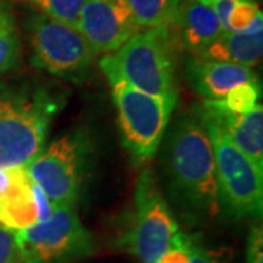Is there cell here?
<instances>
[{"label":"cell","instance_id":"10","mask_svg":"<svg viewBox=\"0 0 263 263\" xmlns=\"http://www.w3.org/2000/svg\"><path fill=\"white\" fill-rule=\"evenodd\" d=\"M76 29L95 56L113 53L141 31L127 0H85Z\"/></svg>","mask_w":263,"mask_h":263},{"label":"cell","instance_id":"3","mask_svg":"<svg viewBox=\"0 0 263 263\" xmlns=\"http://www.w3.org/2000/svg\"><path fill=\"white\" fill-rule=\"evenodd\" d=\"M62 105V98L43 86L0 94V168L25 167L37 157Z\"/></svg>","mask_w":263,"mask_h":263},{"label":"cell","instance_id":"19","mask_svg":"<svg viewBox=\"0 0 263 263\" xmlns=\"http://www.w3.org/2000/svg\"><path fill=\"white\" fill-rule=\"evenodd\" d=\"M34 5L48 18L60 21L70 27L78 25V19L84 6L85 0H25Z\"/></svg>","mask_w":263,"mask_h":263},{"label":"cell","instance_id":"9","mask_svg":"<svg viewBox=\"0 0 263 263\" xmlns=\"http://www.w3.org/2000/svg\"><path fill=\"white\" fill-rule=\"evenodd\" d=\"M29 43L31 63L57 78L81 81L94 63L95 53L75 27L43 13L29 21Z\"/></svg>","mask_w":263,"mask_h":263},{"label":"cell","instance_id":"4","mask_svg":"<svg viewBox=\"0 0 263 263\" xmlns=\"http://www.w3.org/2000/svg\"><path fill=\"white\" fill-rule=\"evenodd\" d=\"M200 119L206 127L214 151L219 211H226L234 219H260L263 212V173L256 168L253 162L216 124L202 116Z\"/></svg>","mask_w":263,"mask_h":263},{"label":"cell","instance_id":"13","mask_svg":"<svg viewBox=\"0 0 263 263\" xmlns=\"http://www.w3.org/2000/svg\"><path fill=\"white\" fill-rule=\"evenodd\" d=\"M180 34L184 47L196 56L219 37L224 28L214 10L202 0H187L179 10Z\"/></svg>","mask_w":263,"mask_h":263},{"label":"cell","instance_id":"15","mask_svg":"<svg viewBox=\"0 0 263 263\" xmlns=\"http://www.w3.org/2000/svg\"><path fill=\"white\" fill-rule=\"evenodd\" d=\"M139 28L170 27L179 18L180 0H127Z\"/></svg>","mask_w":263,"mask_h":263},{"label":"cell","instance_id":"18","mask_svg":"<svg viewBox=\"0 0 263 263\" xmlns=\"http://www.w3.org/2000/svg\"><path fill=\"white\" fill-rule=\"evenodd\" d=\"M260 92V82L257 79H253L249 82L235 85L234 88H231L227 92L224 98H221V101L230 111L235 114H245L252 111L259 104Z\"/></svg>","mask_w":263,"mask_h":263},{"label":"cell","instance_id":"24","mask_svg":"<svg viewBox=\"0 0 263 263\" xmlns=\"http://www.w3.org/2000/svg\"><path fill=\"white\" fill-rule=\"evenodd\" d=\"M202 2L206 3L208 6L214 10V13L216 15V18L219 19L222 28H226L227 19L230 16L231 10L234 9L238 0H202Z\"/></svg>","mask_w":263,"mask_h":263},{"label":"cell","instance_id":"22","mask_svg":"<svg viewBox=\"0 0 263 263\" xmlns=\"http://www.w3.org/2000/svg\"><path fill=\"white\" fill-rule=\"evenodd\" d=\"M246 263H263V230L256 222L250 228L246 246Z\"/></svg>","mask_w":263,"mask_h":263},{"label":"cell","instance_id":"20","mask_svg":"<svg viewBox=\"0 0 263 263\" xmlns=\"http://www.w3.org/2000/svg\"><path fill=\"white\" fill-rule=\"evenodd\" d=\"M157 263H190L189 235L179 230Z\"/></svg>","mask_w":263,"mask_h":263},{"label":"cell","instance_id":"16","mask_svg":"<svg viewBox=\"0 0 263 263\" xmlns=\"http://www.w3.org/2000/svg\"><path fill=\"white\" fill-rule=\"evenodd\" d=\"M21 62V38L16 21L8 3H0V76Z\"/></svg>","mask_w":263,"mask_h":263},{"label":"cell","instance_id":"23","mask_svg":"<svg viewBox=\"0 0 263 263\" xmlns=\"http://www.w3.org/2000/svg\"><path fill=\"white\" fill-rule=\"evenodd\" d=\"M190 263H219L214 254L208 250L197 235H189Z\"/></svg>","mask_w":263,"mask_h":263},{"label":"cell","instance_id":"11","mask_svg":"<svg viewBox=\"0 0 263 263\" xmlns=\"http://www.w3.org/2000/svg\"><path fill=\"white\" fill-rule=\"evenodd\" d=\"M202 117L216 124L238 149L263 173V107L259 103L252 111L235 114L221 100H205L197 108Z\"/></svg>","mask_w":263,"mask_h":263},{"label":"cell","instance_id":"1","mask_svg":"<svg viewBox=\"0 0 263 263\" xmlns=\"http://www.w3.org/2000/svg\"><path fill=\"white\" fill-rule=\"evenodd\" d=\"M165 174L170 196L180 211L196 218L219 212L212 143L197 110L183 114L170 133Z\"/></svg>","mask_w":263,"mask_h":263},{"label":"cell","instance_id":"6","mask_svg":"<svg viewBox=\"0 0 263 263\" xmlns=\"http://www.w3.org/2000/svg\"><path fill=\"white\" fill-rule=\"evenodd\" d=\"M92 146L82 132H72L43 148L25 165L29 179L44 192L53 206H75L81 196Z\"/></svg>","mask_w":263,"mask_h":263},{"label":"cell","instance_id":"8","mask_svg":"<svg viewBox=\"0 0 263 263\" xmlns=\"http://www.w3.org/2000/svg\"><path fill=\"white\" fill-rule=\"evenodd\" d=\"M22 263H76L95 252L75 206H56L47 221L15 231Z\"/></svg>","mask_w":263,"mask_h":263},{"label":"cell","instance_id":"2","mask_svg":"<svg viewBox=\"0 0 263 263\" xmlns=\"http://www.w3.org/2000/svg\"><path fill=\"white\" fill-rule=\"evenodd\" d=\"M176 47L167 25L139 31L113 53L103 54L98 66L108 82H124L146 94L174 98Z\"/></svg>","mask_w":263,"mask_h":263},{"label":"cell","instance_id":"7","mask_svg":"<svg viewBox=\"0 0 263 263\" xmlns=\"http://www.w3.org/2000/svg\"><path fill=\"white\" fill-rule=\"evenodd\" d=\"M179 231L177 221L149 170L136 181L133 209L117 246L141 263H157Z\"/></svg>","mask_w":263,"mask_h":263},{"label":"cell","instance_id":"21","mask_svg":"<svg viewBox=\"0 0 263 263\" xmlns=\"http://www.w3.org/2000/svg\"><path fill=\"white\" fill-rule=\"evenodd\" d=\"M0 263H22L15 231L0 224Z\"/></svg>","mask_w":263,"mask_h":263},{"label":"cell","instance_id":"12","mask_svg":"<svg viewBox=\"0 0 263 263\" xmlns=\"http://www.w3.org/2000/svg\"><path fill=\"white\" fill-rule=\"evenodd\" d=\"M184 72L193 91L205 100H221L235 85L257 79L252 67L193 54L186 59Z\"/></svg>","mask_w":263,"mask_h":263},{"label":"cell","instance_id":"5","mask_svg":"<svg viewBox=\"0 0 263 263\" xmlns=\"http://www.w3.org/2000/svg\"><path fill=\"white\" fill-rule=\"evenodd\" d=\"M110 85L123 145L135 165H145L160 148L177 100L146 94L120 81Z\"/></svg>","mask_w":263,"mask_h":263},{"label":"cell","instance_id":"14","mask_svg":"<svg viewBox=\"0 0 263 263\" xmlns=\"http://www.w3.org/2000/svg\"><path fill=\"white\" fill-rule=\"evenodd\" d=\"M263 54V29L249 32L224 31L214 43L203 48L197 57L252 67L260 63Z\"/></svg>","mask_w":263,"mask_h":263},{"label":"cell","instance_id":"17","mask_svg":"<svg viewBox=\"0 0 263 263\" xmlns=\"http://www.w3.org/2000/svg\"><path fill=\"white\" fill-rule=\"evenodd\" d=\"M263 29V13L256 0H238L227 19V32H249Z\"/></svg>","mask_w":263,"mask_h":263}]
</instances>
